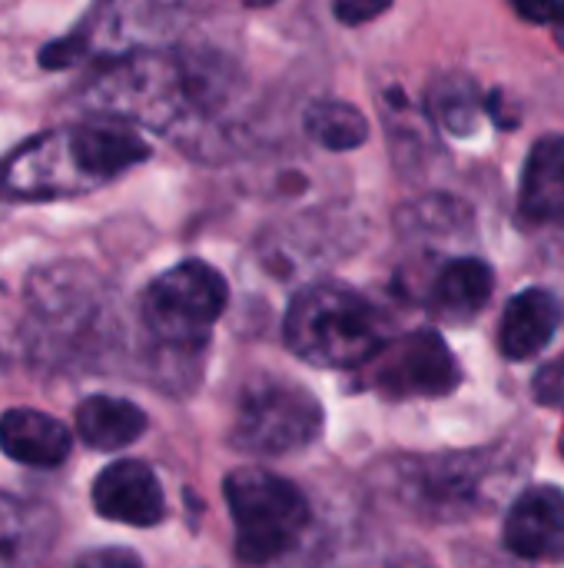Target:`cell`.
<instances>
[{
    "label": "cell",
    "mask_w": 564,
    "mask_h": 568,
    "mask_svg": "<svg viewBox=\"0 0 564 568\" xmlns=\"http://www.w3.org/2000/svg\"><path fill=\"white\" fill-rule=\"evenodd\" d=\"M150 160V143L116 116L37 133L0 166L7 200H63L90 193Z\"/></svg>",
    "instance_id": "obj_1"
},
{
    "label": "cell",
    "mask_w": 564,
    "mask_h": 568,
    "mask_svg": "<svg viewBox=\"0 0 564 568\" xmlns=\"http://www.w3.org/2000/svg\"><path fill=\"white\" fill-rule=\"evenodd\" d=\"M216 70L199 57L166 50H133L110 57L83 87L86 110L143 123L153 130H186L213 113L219 97Z\"/></svg>",
    "instance_id": "obj_2"
},
{
    "label": "cell",
    "mask_w": 564,
    "mask_h": 568,
    "mask_svg": "<svg viewBox=\"0 0 564 568\" xmlns=\"http://www.w3.org/2000/svg\"><path fill=\"white\" fill-rule=\"evenodd\" d=\"M103 320L100 283L80 263H53L30 273L23 290L20 343L30 363H73L96 343Z\"/></svg>",
    "instance_id": "obj_3"
},
{
    "label": "cell",
    "mask_w": 564,
    "mask_h": 568,
    "mask_svg": "<svg viewBox=\"0 0 564 568\" xmlns=\"http://www.w3.org/2000/svg\"><path fill=\"white\" fill-rule=\"evenodd\" d=\"M286 346L326 369L366 366L382 349L379 310L356 290L316 283L293 296L286 313Z\"/></svg>",
    "instance_id": "obj_4"
},
{
    "label": "cell",
    "mask_w": 564,
    "mask_h": 568,
    "mask_svg": "<svg viewBox=\"0 0 564 568\" xmlns=\"http://www.w3.org/2000/svg\"><path fill=\"white\" fill-rule=\"evenodd\" d=\"M223 493L233 516L236 556L249 566L286 556L309 526L306 496L276 473L236 469L226 476Z\"/></svg>",
    "instance_id": "obj_5"
},
{
    "label": "cell",
    "mask_w": 564,
    "mask_h": 568,
    "mask_svg": "<svg viewBox=\"0 0 564 568\" xmlns=\"http://www.w3.org/2000/svg\"><path fill=\"white\" fill-rule=\"evenodd\" d=\"M229 303V286L203 260H186L160 273L140 300L146 333L166 349H196Z\"/></svg>",
    "instance_id": "obj_6"
},
{
    "label": "cell",
    "mask_w": 564,
    "mask_h": 568,
    "mask_svg": "<svg viewBox=\"0 0 564 568\" xmlns=\"http://www.w3.org/2000/svg\"><path fill=\"white\" fill-rule=\"evenodd\" d=\"M322 429V406L289 379H256L243 389L233 446L253 456H286L309 446Z\"/></svg>",
    "instance_id": "obj_7"
},
{
    "label": "cell",
    "mask_w": 564,
    "mask_h": 568,
    "mask_svg": "<svg viewBox=\"0 0 564 568\" xmlns=\"http://www.w3.org/2000/svg\"><path fill=\"white\" fill-rule=\"evenodd\" d=\"M372 389L392 399H439L449 396L462 373L435 329H416L399 343L379 349L372 359Z\"/></svg>",
    "instance_id": "obj_8"
},
{
    "label": "cell",
    "mask_w": 564,
    "mask_h": 568,
    "mask_svg": "<svg viewBox=\"0 0 564 568\" xmlns=\"http://www.w3.org/2000/svg\"><path fill=\"white\" fill-rule=\"evenodd\" d=\"M93 509L123 526L150 529L166 516V499L160 489L156 473L140 463V459H120L110 463L96 479H93Z\"/></svg>",
    "instance_id": "obj_9"
},
{
    "label": "cell",
    "mask_w": 564,
    "mask_h": 568,
    "mask_svg": "<svg viewBox=\"0 0 564 568\" xmlns=\"http://www.w3.org/2000/svg\"><path fill=\"white\" fill-rule=\"evenodd\" d=\"M502 539L512 556L529 562L564 559V493L555 486H535L522 493L505 519Z\"/></svg>",
    "instance_id": "obj_10"
},
{
    "label": "cell",
    "mask_w": 564,
    "mask_h": 568,
    "mask_svg": "<svg viewBox=\"0 0 564 568\" xmlns=\"http://www.w3.org/2000/svg\"><path fill=\"white\" fill-rule=\"evenodd\" d=\"M73 449L70 429L40 409H7L0 416V453L30 469H57Z\"/></svg>",
    "instance_id": "obj_11"
},
{
    "label": "cell",
    "mask_w": 564,
    "mask_h": 568,
    "mask_svg": "<svg viewBox=\"0 0 564 568\" xmlns=\"http://www.w3.org/2000/svg\"><path fill=\"white\" fill-rule=\"evenodd\" d=\"M519 216L529 226H564V136H542L529 150Z\"/></svg>",
    "instance_id": "obj_12"
},
{
    "label": "cell",
    "mask_w": 564,
    "mask_h": 568,
    "mask_svg": "<svg viewBox=\"0 0 564 568\" xmlns=\"http://www.w3.org/2000/svg\"><path fill=\"white\" fill-rule=\"evenodd\" d=\"M558 320H562V310L548 290H522L519 296L509 300L502 323H499L502 356L512 363H525L539 356L552 343Z\"/></svg>",
    "instance_id": "obj_13"
},
{
    "label": "cell",
    "mask_w": 564,
    "mask_h": 568,
    "mask_svg": "<svg viewBox=\"0 0 564 568\" xmlns=\"http://www.w3.org/2000/svg\"><path fill=\"white\" fill-rule=\"evenodd\" d=\"M495 290V273L485 260L462 256L439 270L432 283V313L445 323H469L475 320Z\"/></svg>",
    "instance_id": "obj_14"
},
{
    "label": "cell",
    "mask_w": 564,
    "mask_h": 568,
    "mask_svg": "<svg viewBox=\"0 0 564 568\" xmlns=\"http://www.w3.org/2000/svg\"><path fill=\"white\" fill-rule=\"evenodd\" d=\"M146 433V413L116 396H90L76 406V436L96 453H116Z\"/></svg>",
    "instance_id": "obj_15"
},
{
    "label": "cell",
    "mask_w": 564,
    "mask_h": 568,
    "mask_svg": "<svg viewBox=\"0 0 564 568\" xmlns=\"http://www.w3.org/2000/svg\"><path fill=\"white\" fill-rule=\"evenodd\" d=\"M43 526L47 516L37 506L0 493V568L30 566L47 542Z\"/></svg>",
    "instance_id": "obj_16"
},
{
    "label": "cell",
    "mask_w": 564,
    "mask_h": 568,
    "mask_svg": "<svg viewBox=\"0 0 564 568\" xmlns=\"http://www.w3.org/2000/svg\"><path fill=\"white\" fill-rule=\"evenodd\" d=\"M306 133L332 153L356 150L369 140V120L359 106L342 100H319L306 110Z\"/></svg>",
    "instance_id": "obj_17"
},
{
    "label": "cell",
    "mask_w": 564,
    "mask_h": 568,
    "mask_svg": "<svg viewBox=\"0 0 564 568\" xmlns=\"http://www.w3.org/2000/svg\"><path fill=\"white\" fill-rule=\"evenodd\" d=\"M429 103L439 116V123L459 136H472L479 120H482V97L479 90L472 87V80L465 77H442L432 93H429Z\"/></svg>",
    "instance_id": "obj_18"
},
{
    "label": "cell",
    "mask_w": 564,
    "mask_h": 568,
    "mask_svg": "<svg viewBox=\"0 0 564 568\" xmlns=\"http://www.w3.org/2000/svg\"><path fill=\"white\" fill-rule=\"evenodd\" d=\"M512 7L522 20L548 27L564 50V0H512Z\"/></svg>",
    "instance_id": "obj_19"
},
{
    "label": "cell",
    "mask_w": 564,
    "mask_h": 568,
    "mask_svg": "<svg viewBox=\"0 0 564 568\" xmlns=\"http://www.w3.org/2000/svg\"><path fill=\"white\" fill-rule=\"evenodd\" d=\"M389 7H392V0H332V13L346 27H362V23L376 20L379 13H386Z\"/></svg>",
    "instance_id": "obj_20"
},
{
    "label": "cell",
    "mask_w": 564,
    "mask_h": 568,
    "mask_svg": "<svg viewBox=\"0 0 564 568\" xmlns=\"http://www.w3.org/2000/svg\"><path fill=\"white\" fill-rule=\"evenodd\" d=\"M532 393H535V399L542 403V406H562L564 403V356L562 359H555V363H548L539 376H535V383H532Z\"/></svg>",
    "instance_id": "obj_21"
},
{
    "label": "cell",
    "mask_w": 564,
    "mask_h": 568,
    "mask_svg": "<svg viewBox=\"0 0 564 568\" xmlns=\"http://www.w3.org/2000/svg\"><path fill=\"white\" fill-rule=\"evenodd\" d=\"M76 568H143V559L123 546H110V549H93L83 552L76 559Z\"/></svg>",
    "instance_id": "obj_22"
},
{
    "label": "cell",
    "mask_w": 564,
    "mask_h": 568,
    "mask_svg": "<svg viewBox=\"0 0 564 568\" xmlns=\"http://www.w3.org/2000/svg\"><path fill=\"white\" fill-rule=\"evenodd\" d=\"M7 203H10V200H7V193H3V186H0V220H3V210H7Z\"/></svg>",
    "instance_id": "obj_23"
},
{
    "label": "cell",
    "mask_w": 564,
    "mask_h": 568,
    "mask_svg": "<svg viewBox=\"0 0 564 568\" xmlns=\"http://www.w3.org/2000/svg\"><path fill=\"white\" fill-rule=\"evenodd\" d=\"M249 7H269V3H276V0H246Z\"/></svg>",
    "instance_id": "obj_24"
},
{
    "label": "cell",
    "mask_w": 564,
    "mask_h": 568,
    "mask_svg": "<svg viewBox=\"0 0 564 568\" xmlns=\"http://www.w3.org/2000/svg\"><path fill=\"white\" fill-rule=\"evenodd\" d=\"M562 456H564V429H562Z\"/></svg>",
    "instance_id": "obj_25"
}]
</instances>
